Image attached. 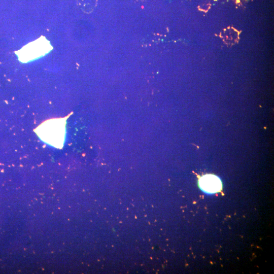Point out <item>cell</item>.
<instances>
[{
	"instance_id": "6da1fadb",
	"label": "cell",
	"mask_w": 274,
	"mask_h": 274,
	"mask_svg": "<svg viewBox=\"0 0 274 274\" xmlns=\"http://www.w3.org/2000/svg\"><path fill=\"white\" fill-rule=\"evenodd\" d=\"M66 118L47 120L38 126L35 131L44 142L56 148H61L65 135Z\"/></svg>"
},
{
	"instance_id": "277c9868",
	"label": "cell",
	"mask_w": 274,
	"mask_h": 274,
	"mask_svg": "<svg viewBox=\"0 0 274 274\" xmlns=\"http://www.w3.org/2000/svg\"><path fill=\"white\" fill-rule=\"evenodd\" d=\"M78 3V5H80L82 9L84 11L88 12V11H91L93 9V7L95 5L94 2H92V1H96V0H77Z\"/></svg>"
},
{
	"instance_id": "3957f363",
	"label": "cell",
	"mask_w": 274,
	"mask_h": 274,
	"mask_svg": "<svg viewBox=\"0 0 274 274\" xmlns=\"http://www.w3.org/2000/svg\"><path fill=\"white\" fill-rule=\"evenodd\" d=\"M198 183L200 189L209 193H216L222 189L220 179L214 175L207 174L202 176L199 179Z\"/></svg>"
},
{
	"instance_id": "7a4b0ae2",
	"label": "cell",
	"mask_w": 274,
	"mask_h": 274,
	"mask_svg": "<svg viewBox=\"0 0 274 274\" xmlns=\"http://www.w3.org/2000/svg\"><path fill=\"white\" fill-rule=\"evenodd\" d=\"M52 47L45 38H40L23 47L18 52L19 59L28 62L48 53Z\"/></svg>"
}]
</instances>
